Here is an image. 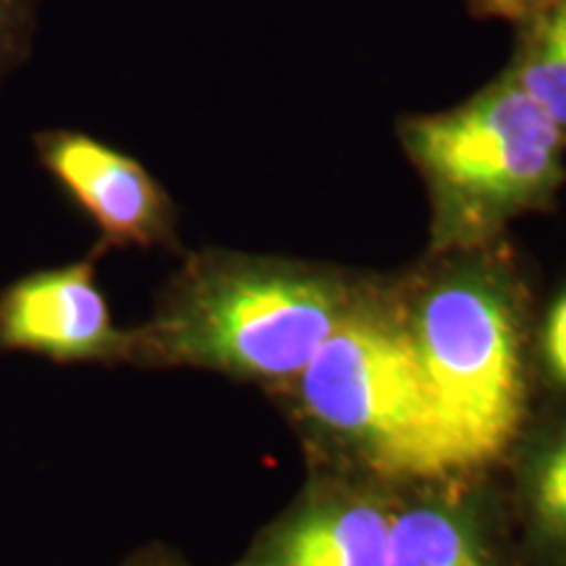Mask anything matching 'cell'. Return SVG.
I'll use <instances>...</instances> for the list:
<instances>
[{"label":"cell","mask_w":566,"mask_h":566,"mask_svg":"<svg viewBox=\"0 0 566 566\" xmlns=\"http://www.w3.org/2000/svg\"><path fill=\"white\" fill-rule=\"evenodd\" d=\"M40 3L42 0H0V84L30 61Z\"/></svg>","instance_id":"12"},{"label":"cell","mask_w":566,"mask_h":566,"mask_svg":"<svg viewBox=\"0 0 566 566\" xmlns=\"http://www.w3.org/2000/svg\"><path fill=\"white\" fill-rule=\"evenodd\" d=\"M388 566H520L495 470H459L396 485Z\"/></svg>","instance_id":"6"},{"label":"cell","mask_w":566,"mask_h":566,"mask_svg":"<svg viewBox=\"0 0 566 566\" xmlns=\"http://www.w3.org/2000/svg\"><path fill=\"white\" fill-rule=\"evenodd\" d=\"M268 399L294 428L307 470L384 485L459 472L391 273H373L334 336Z\"/></svg>","instance_id":"3"},{"label":"cell","mask_w":566,"mask_h":566,"mask_svg":"<svg viewBox=\"0 0 566 566\" xmlns=\"http://www.w3.org/2000/svg\"><path fill=\"white\" fill-rule=\"evenodd\" d=\"M495 472L520 566H566V396H537Z\"/></svg>","instance_id":"9"},{"label":"cell","mask_w":566,"mask_h":566,"mask_svg":"<svg viewBox=\"0 0 566 566\" xmlns=\"http://www.w3.org/2000/svg\"><path fill=\"white\" fill-rule=\"evenodd\" d=\"M122 566H189V564L171 548L147 546L137 551V554H132Z\"/></svg>","instance_id":"14"},{"label":"cell","mask_w":566,"mask_h":566,"mask_svg":"<svg viewBox=\"0 0 566 566\" xmlns=\"http://www.w3.org/2000/svg\"><path fill=\"white\" fill-rule=\"evenodd\" d=\"M457 470H495L537 396V304L509 239L428 252L391 273Z\"/></svg>","instance_id":"1"},{"label":"cell","mask_w":566,"mask_h":566,"mask_svg":"<svg viewBox=\"0 0 566 566\" xmlns=\"http://www.w3.org/2000/svg\"><path fill=\"white\" fill-rule=\"evenodd\" d=\"M394 488L307 470L292 504L252 537L231 566H388Z\"/></svg>","instance_id":"7"},{"label":"cell","mask_w":566,"mask_h":566,"mask_svg":"<svg viewBox=\"0 0 566 566\" xmlns=\"http://www.w3.org/2000/svg\"><path fill=\"white\" fill-rule=\"evenodd\" d=\"M97 254L17 279L0 292V349L55 365H126L129 328H118L97 283Z\"/></svg>","instance_id":"8"},{"label":"cell","mask_w":566,"mask_h":566,"mask_svg":"<svg viewBox=\"0 0 566 566\" xmlns=\"http://www.w3.org/2000/svg\"><path fill=\"white\" fill-rule=\"evenodd\" d=\"M535 375L537 391L566 396V289L537 310Z\"/></svg>","instance_id":"11"},{"label":"cell","mask_w":566,"mask_h":566,"mask_svg":"<svg viewBox=\"0 0 566 566\" xmlns=\"http://www.w3.org/2000/svg\"><path fill=\"white\" fill-rule=\"evenodd\" d=\"M40 168L97 229L95 252H181L179 208L145 163L80 129H45L32 137Z\"/></svg>","instance_id":"5"},{"label":"cell","mask_w":566,"mask_h":566,"mask_svg":"<svg viewBox=\"0 0 566 566\" xmlns=\"http://www.w3.org/2000/svg\"><path fill=\"white\" fill-rule=\"evenodd\" d=\"M562 3L564 0H467V6H470L475 17L504 19L516 27L556 9Z\"/></svg>","instance_id":"13"},{"label":"cell","mask_w":566,"mask_h":566,"mask_svg":"<svg viewBox=\"0 0 566 566\" xmlns=\"http://www.w3.org/2000/svg\"><path fill=\"white\" fill-rule=\"evenodd\" d=\"M396 134L428 195V252L509 239L566 184V137L504 71L454 108L399 118Z\"/></svg>","instance_id":"4"},{"label":"cell","mask_w":566,"mask_h":566,"mask_svg":"<svg viewBox=\"0 0 566 566\" xmlns=\"http://www.w3.org/2000/svg\"><path fill=\"white\" fill-rule=\"evenodd\" d=\"M504 74L546 111L566 137V0L520 24Z\"/></svg>","instance_id":"10"},{"label":"cell","mask_w":566,"mask_h":566,"mask_svg":"<svg viewBox=\"0 0 566 566\" xmlns=\"http://www.w3.org/2000/svg\"><path fill=\"white\" fill-rule=\"evenodd\" d=\"M370 279L317 260L221 247L189 252L150 317L129 328L126 365L218 373L271 394L307 367Z\"/></svg>","instance_id":"2"}]
</instances>
